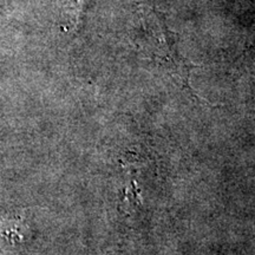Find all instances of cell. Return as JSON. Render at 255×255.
Masks as SVG:
<instances>
[{
    "instance_id": "6da1fadb",
    "label": "cell",
    "mask_w": 255,
    "mask_h": 255,
    "mask_svg": "<svg viewBox=\"0 0 255 255\" xmlns=\"http://www.w3.org/2000/svg\"><path fill=\"white\" fill-rule=\"evenodd\" d=\"M157 21L159 36L157 38V44L155 45L154 58L156 62L163 66L169 75L176 78L183 85V88L190 90L189 75L190 70L194 68L193 63L184 59L178 53L174 33L167 30V27L164 26V23L162 25L161 19L157 18Z\"/></svg>"
}]
</instances>
